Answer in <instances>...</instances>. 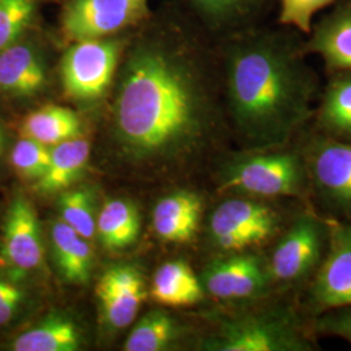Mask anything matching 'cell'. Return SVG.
<instances>
[{
  "label": "cell",
  "instance_id": "1",
  "mask_svg": "<svg viewBox=\"0 0 351 351\" xmlns=\"http://www.w3.org/2000/svg\"><path fill=\"white\" fill-rule=\"evenodd\" d=\"M143 38L126 60L114 101V129L137 156L172 154L197 143L213 124L201 49L180 27Z\"/></svg>",
  "mask_w": 351,
  "mask_h": 351
},
{
  "label": "cell",
  "instance_id": "2",
  "mask_svg": "<svg viewBox=\"0 0 351 351\" xmlns=\"http://www.w3.org/2000/svg\"><path fill=\"white\" fill-rule=\"evenodd\" d=\"M298 34L285 26H255L229 37V111L243 138L258 149L285 146L313 113L317 82Z\"/></svg>",
  "mask_w": 351,
  "mask_h": 351
},
{
  "label": "cell",
  "instance_id": "3",
  "mask_svg": "<svg viewBox=\"0 0 351 351\" xmlns=\"http://www.w3.org/2000/svg\"><path fill=\"white\" fill-rule=\"evenodd\" d=\"M215 351H310L313 343L301 320L289 306L269 307L226 322L219 335L206 343Z\"/></svg>",
  "mask_w": 351,
  "mask_h": 351
},
{
  "label": "cell",
  "instance_id": "4",
  "mask_svg": "<svg viewBox=\"0 0 351 351\" xmlns=\"http://www.w3.org/2000/svg\"><path fill=\"white\" fill-rule=\"evenodd\" d=\"M308 180L304 159L295 152H255L230 164L221 188L254 198L302 197Z\"/></svg>",
  "mask_w": 351,
  "mask_h": 351
},
{
  "label": "cell",
  "instance_id": "5",
  "mask_svg": "<svg viewBox=\"0 0 351 351\" xmlns=\"http://www.w3.org/2000/svg\"><path fill=\"white\" fill-rule=\"evenodd\" d=\"M280 211L264 202L232 198L219 204L208 223L213 246L224 252H243L272 239L280 230Z\"/></svg>",
  "mask_w": 351,
  "mask_h": 351
},
{
  "label": "cell",
  "instance_id": "6",
  "mask_svg": "<svg viewBox=\"0 0 351 351\" xmlns=\"http://www.w3.org/2000/svg\"><path fill=\"white\" fill-rule=\"evenodd\" d=\"M328 234L329 228L313 213L298 216L265 262L272 285L290 287L313 275L326 252Z\"/></svg>",
  "mask_w": 351,
  "mask_h": 351
},
{
  "label": "cell",
  "instance_id": "7",
  "mask_svg": "<svg viewBox=\"0 0 351 351\" xmlns=\"http://www.w3.org/2000/svg\"><path fill=\"white\" fill-rule=\"evenodd\" d=\"M121 43L112 38L78 40L62 60L65 94L75 101L99 99L112 82Z\"/></svg>",
  "mask_w": 351,
  "mask_h": 351
},
{
  "label": "cell",
  "instance_id": "8",
  "mask_svg": "<svg viewBox=\"0 0 351 351\" xmlns=\"http://www.w3.org/2000/svg\"><path fill=\"white\" fill-rule=\"evenodd\" d=\"M150 0H68L64 7V34L78 42L107 38L143 17Z\"/></svg>",
  "mask_w": 351,
  "mask_h": 351
},
{
  "label": "cell",
  "instance_id": "9",
  "mask_svg": "<svg viewBox=\"0 0 351 351\" xmlns=\"http://www.w3.org/2000/svg\"><path fill=\"white\" fill-rule=\"evenodd\" d=\"M207 293L219 300H250L272 287L267 263L258 255L233 252L207 265L202 277Z\"/></svg>",
  "mask_w": 351,
  "mask_h": 351
},
{
  "label": "cell",
  "instance_id": "10",
  "mask_svg": "<svg viewBox=\"0 0 351 351\" xmlns=\"http://www.w3.org/2000/svg\"><path fill=\"white\" fill-rule=\"evenodd\" d=\"M0 254L5 268L19 276L43 263L45 247L37 213L23 195H16L8 208Z\"/></svg>",
  "mask_w": 351,
  "mask_h": 351
},
{
  "label": "cell",
  "instance_id": "11",
  "mask_svg": "<svg viewBox=\"0 0 351 351\" xmlns=\"http://www.w3.org/2000/svg\"><path fill=\"white\" fill-rule=\"evenodd\" d=\"M326 256L316 269L311 298L320 310L351 306V224L329 226Z\"/></svg>",
  "mask_w": 351,
  "mask_h": 351
},
{
  "label": "cell",
  "instance_id": "12",
  "mask_svg": "<svg viewBox=\"0 0 351 351\" xmlns=\"http://www.w3.org/2000/svg\"><path fill=\"white\" fill-rule=\"evenodd\" d=\"M304 162L308 177L322 197L351 215V142L316 141Z\"/></svg>",
  "mask_w": 351,
  "mask_h": 351
},
{
  "label": "cell",
  "instance_id": "13",
  "mask_svg": "<svg viewBox=\"0 0 351 351\" xmlns=\"http://www.w3.org/2000/svg\"><path fill=\"white\" fill-rule=\"evenodd\" d=\"M95 294L106 324L112 329H124L136 319L147 291L137 268L117 264L103 272Z\"/></svg>",
  "mask_w": 351,
  "mask_h": 351
},
{
  "label": "cell",
  "instance_id": "14",
  "mask_svg": "<svg viewBox=\"0 0 351 351\" xmlns=\"http://www.w3.org/2000/svg\"><path fill=\"white\" fill-rule=\"evenodd\" d=\"M304 50L320 56L329 71L351 72V0L341 3L313 25Z\"/></svg>",
  "mask_w": 351,
  "mask_h": 351
},
{
  "label": "cell",
  "instance_id": "15",
  "mask_svg": "<svg viewBox=\"0 0 351 351\" xmlns=\"http://www.w3.org/2000/svg\"><path fill=\"white\" fill-rule=\"evenodd\" d=\"M47 71L40 52L27 43H14L0 52V93L27 98L45 88Z\"/></svg>",
  "mask_w": 351,
  "mask_h": 351
},
{
  "label": "cell",
  "instance_id": "16",
  "mask_svg": "<svg viewBox=\"0 0 351 351\" xmlns=\"http://www.w3.org/2000/svg\"><path fill=\"white\" fill-rule=\"evenodd\" d=\"M274 0H188L202 25L210 32L234 36L251 27L269 11Z\"/></svg>",
  "mask_w": 351,
  "mask_h": 351
},
{
  "label": "cell",
  "instance_id": "17",
  "mask_svg": "<svg viewBox=\"0 0 351 351\" xmlns=\"http://www.w3.org/2000/svg\"><path fill=\"white\" fill-rule=\"evenodd\" d=\"M202 199L188 190L175 191L156 203L154 229L165 242L186 243L194 239L201 221Z\"/></svg>",
  "mask_w": 351,
  "mask_h": 351
},
{
  "label": "cell",
  "instance_id": "18",
  "mask_svg": "<svg viewBox=\"0 0 351 351\" xmlns=\"http://www.w3.org/2000/svg\"><path fill=\"white\" fill-rule=\"evenodd\" d=\"M51 251L53 263L66 282L85 285L90 281L94 269L90 241L62 220H55L51 226Z\"/></svg>",
  "mask_w": 351,
  "mask_h": 351
},
{
  "label": "cell",
  "instance_id": "19",
  "mask_svg": "<svg viewBox=\"0 0 351 351\" xmlns=\"http://www.w3.org/2000/svg\"><path fill=\"white\" fill-rule=\"evenodd\" d=\"M82 336L75 320L62 313H52L11 342L13 351H77Z\"/></svg>",
  "mask_w": 351,
  "mask_h": 351
},
{
  "label": "cell",
  "instance_id": "20",
  "mask_svg": "<svg viewBox=\"0 0 351 351\" xmlns=\"http://www.w3.org/2000/svg\"><path fill=\"white\" fill-rule=\"evenodd\" d=\"M90 143L82 137L51 147L50 163L34 189L42 194H56L71 188L82 176L90 158Z\"/></svg>",
  "mask_w": 351,
  "mask_h": 351
},
{
  "label": "cell",
  "instance_id": "21",
  "mask_svg": "<svg viewBox=\"0 0 351 351\" xmlns=\"http://www.w3.org/2000/svg\"><path fill=\"white\" fill-rule=\"evenodd\" d=\"M20 133L21 137L52 147L65 141L82 137L84 126L75 111L50 104L25 116L20 125Z\"/></svg>",
  "mask_w": 351,
  "mask_h": 351
},
{
  "label": "cell",
  "instance_id": "22",
  "mask_svg": "<svg viewBox=\"0 0 351 351\" xmlns=\"http://www.w3.org/2000/svg\"><path fill=\"white\" fill-rule=\"evenodd\" d=\"M203 294L201 280L184 261L167 262L155 272L151 295L160 304L169 307L191 306L201 301Z\"/></svg>",
  "mask_w": 351,
  "mask_h": 351
},
{
  "label": "cell",
  "instance_id": "23",
  "mask_svg": "<svg viewBox=\"0 0 351 351\" xmlns=\"http://www.w3.org/2000/svg\"><path fill=\"white\" fill-rule=\"evenodd\" d=\"M141 230V219L136 204L123 198L108 199L97 217V234L108 250H119L132 245Z\"/></svg>",
  "mask_w": 351,
  "mask_h": 351
},
{
  "label": "cell",
  "instance_id": "24",
  "mask_svg": "<svg viewBox=\"0 0 351 351\" xmlns=\"http://www.w3.org/2000/svg\"><path fill=\"white\" fill-rule=\"evenodd\" d=\"M326 86L317 120L329 134L351 138V72H337Z\"/></svg>",
  "mask_w": 351,
  "mask_h": 351
},
{
  "label": "cell",
  "instance_id": "25",
  "mask_svg": "<svg viewBox=\"0 0 351 351\" xmlns=\"http://www.w3.org/2000/svg\"><path fill=\"white\" fill-rule=\"evenodd\" d=\"M176 322L163 311H151L132 329L124 343L126 351H160L175 339Z\"/></svg>",
  "mask_w": 351,
  "mask_h": 351
},
{
  "label": "cell",
  "instance_id": "26",
  "mask_svg": "<svg viewBox=\"0 0 351 351\" xmlns=\"http://www.w3.org/2000/svg\"><path fill=\"white\" fill-rule=\"evenodd\" d=\"M94 211V197L88 189H66L59 198L60 220L88 241L97 234V217Z\"/></svg>",
  "mask_w": 351,
  "mask_h": 351
},
{
  "label": "cell",
  "instance_id": "27",
  "mask_svg": "<svg viewBox=\"0 0 351 351\" xmlns=\"http://www.w3.org/2000/svg\"><path fill=\"white\" fill-rule=\"evenodd\" d=\"M50 156L51 147L34 139L21 137L11 151V164L20 177L37 182L46 173Z\"/></svg>",
  "mask_w": 351,
  "mask_h": 351
},
{
  "label": "cell",
  "instance_id": "28",
  "mask_svg": "<svg viewBox=\"0 0 351 351\" xmlns=\"http://www.w3.org/2000/svg\"><path fill=\"white\" fill-rule=\"evenodd\" d=\"M34 11V0H0V52L19 42Z\"/></svg>",
  "mask_w": 351,
  "mask_h": 351
},
{
  "label": "cell",
  "instance_id": "29",
  "mask_svg": "<svg viewBox=\"0 0 351 351\" xmlns=\"http://www.w3.org/2000/svg\"><path fill=\"white\" fill-rule=\"evenodd\" d=\"M335 0H278V24L301 34H310L315 16Z\"/></svg>",
  "mask_w": 351,
  "mask_h": 351
},
{
  "label": "cell",
  "instance_id": "30",
  "mask_svg": "<svg viewBox=\"0 0 351 351\" xmlns=\"http://www.w3.org/2000/svg\"><path fill=\"white\" fill-rule=\"evenodd\" d=\"M29 293L14 274L0 275V328L12 324L24 311Z\"/></svg>",
  "mask_w": 351,
  "mask_h": 351
},
{
  "label": "cell",
  "instance_id": "31",
  "mask_svg": "<svg viewBox=\"0 0 351 351\" xmlns=\"http://www.w3.org/2000/svg\"><path fill=\"white\" fill-rule=\"evenodd\" d=\"M315 329L322 335L346 339L351 343V306L328 310L324 316L317 319Z\"/></svg>",
  "mask_w": 351,
  "mask_h": 351
},
{
  "label": "cell",
  "instance_id": "32",
  "mask_svg": "<svg viewBox=\"0 0 351 351\" xmlns=\"http://www.w3.org/2000/svg\"><path fill=\"white\" fill-rule=\"evenodd\" d=\"M4 147H5V133L3 130V126L0 125V160L4 152Z\"/></svg>",
  "mask_w": 351,
  "mask_h": 351
}]
</instances>
